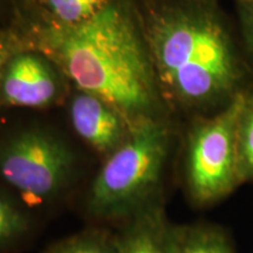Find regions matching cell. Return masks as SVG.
Segmentation results:
<instances>
[{
    "label": "cell",
    "instance_id": "1",
    "mask_svg": "<svg viewBox=\"0 0 253 253\" xmlns=\"http://www.w3.org/2000/svg\"><path fill=\"white\" fill-rule=\"evenodd\" d=\"M37 48L75 86L119 110L129 121L155 116L158 84L145 37L116 0L75 25L49 20L34 30Z\"/></svg>",
    "mask_w": 253,
    "mask_h": 253
},
{
    "label": "cell",
    "instance_id": "2",
    "mask_svg": "<svg viewBox=\"0 0 253 253\" xmlns=\"http://www.w3.org/2000/svg\"><path fill=\"white\" fill-rule=\"evenodd\" d=\"M158 89L186 107L229 101L239 63L221 20L204 7L173 6L155 13L144 34Z\"/></svg>",
    "mask_w": 253,
    "mask_h": 253
},
{
    "label": "cell",
    "instance_id": "3",
    "mask_svg": "<svg viewBox=\"0 0 253 253\" xmlns=\"http://www.w3.org/2000/svg\"><path fill=\"white\" fill-rule=\"evenodd\" d=\"M169 150V130L156 116L135 120L122 144L108 155L88 195L100 219L132 216L158 197Z\"/></svg>",
    "mask_w": 253,
    "mask_h": 253
},
{
    "label": "cell",
    "instance_id": "4",
    "mask_svg": "<svg viewBox=\"0 0 253 253\" xmlns=\"http://www.w3.org/2000/svg\"><path fill=\"white\" fill-rule=\"evenodd\" d=\"M246 94L237 93L212 118L199 122L189 136L185 185L197 205H211L242 184L237 128Z\"/></svg>",
    "mask_w": 253,
    "mask_h": 253
},
{
    "label": "cell",
    "instance_id": "5",
    "mask_svg": "<svg viewBox=\"0 0 253 253\" xmlns=\"http://www.w3.org/2000/svg\"><path fill=\"white\" fill-rule=\"evenodd\" d=\"M74 157L55 135L31 129L0 149V176L26 203L43 204L58 196L71 178Z\"/></svg>",
    "mask_w": 253,
    "mask_h": 253
},
{
    "label": "cell",
    "instance_id": "6",
    "mask_svg": "<svg viewBox=\"0 0 253 253\" xmlns=\"http://www.w3.org/2000/svg\"><path fill=\"white\" fill-rule=\"evenodd\" d=\"M0 93L11 106L42 108L55 100L58 81L42 56L21 50L6 65Z\"/></svg>",
    "mask_w": 253,
    "mask_h": 253
},
{
    "label": "cell",
    "instance_id": "7",
    "mask_svg": "<svg viewBox=\"0 0 253 253\" xmlns=\"http://www.w3.org/2000/svg\"><path fill=\"white\" fill-rule=\"evenodd\" d=\"M69 113L78 135L102 154L109 155L122 144L132 125L110 104L84 91L73 99Z\"/></svg>",
    "mask_w": 253,
    "mask_h": 253
},
{
    "label": "cell",
    "instance_id": "8",
    "mask_svg": "<svg viewBox=\"0 0 253 253\" xmlns=\"http://www.w3.org/2000/svg\"><path fill=\"white\" fill-rule=\"evenodd\" d=\"M128 219L115 238L118 253H172L173 224L157 198Z\"/></svg>",
    "mask_w": 253,
    "mask_h": 253
},
{
    "label": "cell",
    "instance_id": "9",
    "mask_svg": "<svg viewBox=\"0 0 253 253\" xmlns=\"http://www.w3.org/2000/svg\"><path fill=\"white\" fill-rule=\"evenodd\" d=\"M172 253H237L230 236L213 224L173 225Z\"/></svg>",
    "mask_w": 253,
    "mask_h": 253
},
{
    "label": "cell",
    "instance_id": "10",
    "mask_svg": "<svg viewBox=\"0 0 253 253\" xmlns=\"http://www.w3.org/2000/svg\"><path fill=\"white\" fill-rule=\"evenodd\" d=\"M42 6L50 20L62 25H75L93 18L110 0H34Z\"/></svg>",
    "mask_w": 253,
    "mask_h": 253
},
{
    "label": "cell",
    "instance_id": "11",
    "mask_svg": "<svg viewBox=\"0 0 253 253\" xmlns=\"http://www.w3.org/2000/svg\"><path fill=\"white\" fill-rule=\"evenodd\" d=\"M240 181L253 182V95H246L237 128Z\"/></svg>",
    "mask_w": 253,
    "mask_h": 253
},
{
    "label": "cell",
    "instance_id": "12",
    "mask_svg": "<svg viewBox=\"0 0 253 253\" xmlns=\"http://www.w3.org/2000/svg\"><path fill=\"white\" fill-rule=\"evenodd\" d=\"M45 253H118L115 238L101 231H86L54 243Z\"/></svg>",
    "mask_w": 253,
    "mask_h": 253
},
{
    "label": "cell",
    "instance_id": "13",
    "mask_svg": "<svg viewBox=\"0 0 253 253\" xmlns=\"http://www.w3.org/2000/svg\"><path fill=\"white\" fill-rule=\"evenodd\" d=\"M30 219L14 201L0 191V248L14 243L27 233Z\"/></svg>",
    "mask_w": 253,
    "mask_h": 253
},
{
    "label": "cell",
    "instance_id": "14",
    "mask_svg": "<svg viewBox=\"0 0 253 253\" xmlns=\"http://www.w3.org/2000/svg\"><path fill=\"white\" fill-rule=\"evenodd\" d=\"M19 52H21V43L17 37L9 33L0 34V82L6 65Z\"/></svg>",
    "mask_w": 253,
    "mask_h": 253
},
{
    "label": "cell",
    "instance_id": "15",
    "mask_svg": "<svg viewBox=\"0 0 253 253\" xmlns=\"http://www.w3.org/2000/svg\"><path fill=\"white\" fill-rule=\"evenodd\" d=\"M240 18L246 39L253 49V0H242L240 2Z\"/></svg>",
    "mask_w": 253,
    "mask_h": 253
}]
</instances>
